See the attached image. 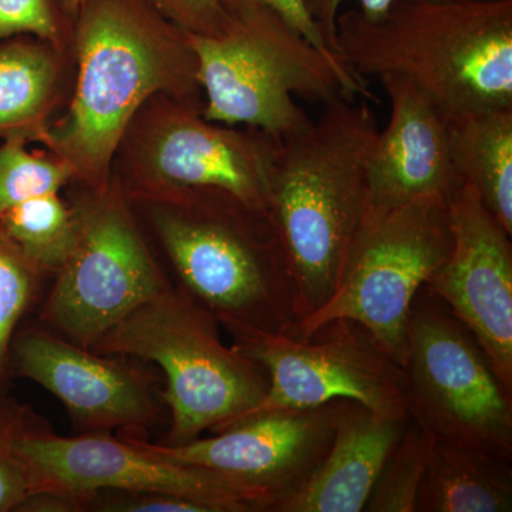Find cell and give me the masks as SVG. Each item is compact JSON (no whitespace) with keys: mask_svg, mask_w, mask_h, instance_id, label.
<instances>
[{"mask_svg":"<svg viewBox=\"0 0 512 512\" xmlns=\"http://www.w3.org/2000/svg\"><path fill=\"white\" fill-rule=\"evenodd\" d=\"M228 15L220 35H187L207 97L205 119L284 140L312 123L296 97L323 106L340 96L373 99L369 82L320 52L275 10L248 6Z\"/></svg>","mask_w":512,"mask_h":512,"instance_id":"cell-5","label":"cell"},{"mask_svg":"<svg viewBox=\"0 0 512 512\" xmlns=\"http://www.w3.org/2000/svg\"><path fill=\"white\" fill-rule=\"evenodd\" d=\"M447 201L427 197L396 207L366 204L338 288L322 309L303 320L298 336L305 338L330 320H353L403 366L414 298L453 248Z\"/></svg>","mask_w":512,"mask_h":512,"instance_id":"cell-7","label":"cell"},{"mask_svg":"<svg viewBox=\"0 0 512 512\" xmlns=\"http://www.w3.org/2000/svg\"><path fill=\"white\" fill-rule=\"evenodd\" d=\"M56 50L23 36L0 42V138L39 141L59 86Z\"/></svg>","mask_w":512,"mask_h":512,"instance_id":"cell-20","label":"cell"},{"mask_svg":"<svg viewBox=\"0 0 512 512\" xmlns=\"http://www.w3.org/2000/svg\"><path fill=\"white\" fill-rule=\"evenodd\" d=\"M74 205L77 235L43 305V328L92 349L97 340L151 298L170 288L148 251L117 183Z\"/></svg>","mask_w":512,"mask_h":512,"instance_id":"cell-9","label":"cell"},{"mask_svg":"<svg viewBox=\"0 0 512 512\" xmlns=\"http://www.w3.org/2000/svg\"><path fill=\"white\" fill-rule=\"evenodd\" d=\"M345 400L249 417L208 439L143 443L158 456L224 477L258 498L264 512H274L328 453Z\"/></svg>","mask_w":512,"mask_h":512,"instance_id":"cell-13","label":"cell"},{"mask_svg":"<svg viewBox=\"0 0 512 512\" xmlns=\"http://www.w3.org/2000/svg\"><path fill=\"white\" fill-rule=\"evenodd\" d=\"M340 59L362 80L400 76L444 116L512 107V0H396L339 13Z\"/></svg>","mask_w":512,"mask_h":512,"instance_id":"cell-2","label":"cell"},{"mask_svg":"<svg viewBox=\"0 0 512 512\" xmlns=\"http://www.w3.org/2000/svg\"><path fill=\"white\" fill-rule=\"evenodd\" d=\"M220 323L180 289H164L104 333L93 352L157 363L165 373L163 399L171 412L165 444L228 429L264 399V367L228 348Z\"/></svg>","mask_w":512,"mask_h":512,"instance_id":"cell-6","label":"cell"},{"mask_svg":"<svg viewBox=\"0 0 512 512\" xmlns=\"http://www.w3.org/2000/svg\"><path fill=\"white\" fill-rule=\"evenodd\" d=\"M12 370L55 394L83 433L140 429L156 420L158 407L147 376L43 326L13 340Z\"/></svg>","mask_w":512,"mask_h":512,"instance_id":"cell-15","label":"cell"},{"mask_svg":"<svg viewBox=\"0 0 512 512\" xmlns=\"http://www.w3.org/2000/svg\"><path fill=\"white\" fill-rule=\"evenodd\" d=\"M73 37V100L39 141L72 168L74 180L101 188L144 106L163 94L200 103L198 62L187 33L141 0H84Z\"/></svg>","mask_w":512,"mask_h":512,"instance_id":"cell-1","label":"cell"},{"mask_svg":"<svg viewBox=\"0 0 512 512\" xmlns=\"http://www.w3.org/2000/svg\"><path fill=\"white\" fill-rule=\"evenodd\" d=\"M59 2L60 6H62L64 15L74 22L77 13H79L80 8H82L84 0H59Z\"/></svg>","mask_w":512,"mask_h":512,"instance_id":"cell-30","label":"cell"},{"mask_svg":"<svg viewBox=\"0 0 512 512\" xmlns=\"http://www.w3.org/2000/svg\"><path fill=\"white\" fill-rule=\"evenodd\" d=\"M23 137L0 143V212L40 195L59 192L74 180L72 168L53 154L32 153Z\"/></svg>","mask_w":512,"mask_h":512,"instance_id":"cell-23","label":"cell"},{"mask_svg":"<svg viewBox=\"0 0 512 512\" xmlns=\"http://www.w3.org/2000/svg\"><path fill=\"white\" fill-rule=\"evenodd\" d=\"M221 5L224 6L227 13L248 8V6H266V8L275 10L292 28L298 30L313 46L318 47L320 52L332 57V59L338 60L340 63L346 64L339 56L330 52L325 40L320 35L318 26L315 25L309 13L306 12L303 0H221Z\"/></svg>","mask_w":512,"mask_h":512,"instance_id":"cell-28","label":"cell"},{"mask_svg":"<svg viewBox=\"0 0 512 512\" xmlns=\"http://www.w3.org/2000/svg\"><path fill=\"white\" fill-rule=\"evenodd\" d=\"M13 450L28 474L30 495L84 501L103 490L178 495L210 512H264L258 498L204 468L175 463L146 447L143 440L113 439L106 433L57 436L23 413Z\"/></svg>","mask_w":512,"mask_h":512,"instance_id":"cell-10","label":"cell"},{"mask_svg":"<svg viewBox=\"0 0 512 512\" xmlns=\"http://www.w3.org/2000/svg\"><path fill=\"white\" fill-rule=\"evenodd\" d=\"M446 120L448 146L461 183L477 191L512 235V107L467 111Z\"/></svg>","mask_w":512,"mask_h":512,"instance_id":"cell-19","label":"cell"},{"mask_svg":"<svg viewBox=\"0 0 512 512\" xmlns=\"http://www.w3.org/2000/svg\"><path fill=\"white\" fill-rule=\"evenodd\" d=\"M407 423L345 400L328 453L306 483L274 512H363Z\"/></svg>","mask_w":512,"mask_h":512,"instance_id":"cell-17","label":"cell"},{"mask_svg":"<svg viewBox=\"0 0 512 512\" xmlns=\"http://www.w3.org/2000/svg\"><path fill=\"white\" fill-rule=\"evenodd\" d=\"M377 133L367 103L340 96L323 106L318 120L282 140L268 215L291 271L299 325L338 288L365 212L367 161Z\"/></svg>","mask_w":512,"mask_h":512,"instance_id":"cell-3","label":"cell"},{"mask_svg":"<svg viewBox=\"0 0 512 512\" xmlns=\"http://www.w3.org/2000/svg\"><path fill=\"white\" fill-rule=\"evenodd\" d=\"M147 202L181 292L232 336L298 335L291 271L268 214L215 191Z\"/></svg>","mask_w":512,"mask_h":512,"instance_id":"cell-4","label":"cell"},{"mask_svg":"<svg viewBox=\"0 0 512 512\" xmlns=\"http://www.w3.org/2000/svg\"><path fill=\"white\" fill-rule=\"evenodd\" d=\"M0 229L40 272L56 274L76 242V211L52 192L0 212Z\"/></svg>","mask_w":512,"mask_h":512,"instance_id":"cell-21","label":"cell"},{"mask_svg":"<svg viewBox=\"0 0 512 512\" xmlns=\"http://www.w3.org/2000/svg\"><path fill=\"white\" fill-rule=\"evenodd\" d=\"M379 80L390 117L367 161L366 204L386 208L427 197L448 200L463 183L451 158L446 116L410 80Z\"/></svg>","mask_w":512,"mask_h":512,"instance_id":"cell-16","label":"cell"},{"mask_svg":"<svg viewBox=\"0 0 512 512\" xmlns=\"http://www.w3.org/2000/svg\"><path fill=\"white\" fill-rule=\"evenodd\" d=\"M175 28L192 36H217L229 15L221 0H141Z\"/></svg>","mask_w":512,"mask_h":512,"instance_id":"cell-27","label":"cell"},{"mask_svg":"<svg viewBox=\"0 0 512 512\" xmlns=\"http://www.w3.org/2000/svg\"><path fill=\"white\" fill-rule=\"evenodd\" d=\"M512 511V458L429 439L416 512Z\"/></svg>","mask_w":512,"mask_h":512,"instance_id":"cell-18","label":"cell"},{"mask_svg":"<svg viewBox=\"0 0 512 512\" xmlns=\"http://www.w3.org/2000/svg\"><path fill=\"white\" fill-rule=\"evenodd\" d=\"M429 437L409 420L380 471L372 493L367 498L366 512H416Z\"/></svg>","mask_w":512,"mask_h":512,"instance_id":"cell-22","label":"cell"},{"mask_svg":"<svg viewBox=\"0 0 512 512\" xmlns=\"http://www.w3.org/2000/svg\"><path fill=\"white\" fill-rule=\"evenodd\" d=\"M343 2L345 0H303L306 12L318 26L326 46L336 56H339L338 45H336V20H338L339 9ZM357 2H359L360 12L366 18H379L396 0H357Z\"/></svg>","mask_w":512,"mask_h":512,"instance_id":"cell-29","label":"cell"},{"mask_svg":"<svg viewBox=\"0 0 512 512\" xmlns=\"http://www.w3.org/2000/svg\"><path fill=\"white\" fill-rule=\"evenodd\" d=\"M147 111L133 144V194L153 201L190 191L231 195L268 214L269 185L282 140L214 123L197 101L165 96Z\"/></svg>","mask_w":512,"mask_h":512,"instance_id":"cell-11","label":"cell"},{"mask_svg":"<svg viewBox=\"0 0 512 512\" xmlns=\"http://www.w3.org/2000/svg\"><path fill=\"white\" fill-rule=\"evenodd\" d=\"M25 410L0 393V512L18 511L30 495L28 474L13 450Z\"/></svg>","mask_w":512,"mask_h":512,"instance_id":"cell-26","label":"cell"},{"mask_svg":"<svg viewBox=\"0 0 512 512\" xmlns=\"http://www.w3.org/2000/svg\"><path fill=\"white\" fill-rule=\"evenodd\" d=\"M407 414L429 439L512 458V393L480 343L424 285L407 322Z\"/></svg>","mask_w":512,"mask_h":512,"instance_id":"cell-8","label":"cell"},{"mask_svg":"<svg viewBox=\"0 0 512 512\" xmlns=\"http://www.w3.org/2000/svg\"><path fill=\"white\" fill-rule=\"evenodd\" d=\"M232 338L235 348L269 377L264 399L237 423L338 399L355 400L380 416L409 420L402 366L360 323L330 320L305 338L261 332Z\"/></svg>","mask_w":512,"mask_h":512,"instance_id":"cell-12","label":"cell"},{"mask_svg":"<svg viewBox=\"0 0 512 512\" xmlns=\"http://www.w3.org/2000/svg\"><path fill=\"white\" fill-rule=\"evenodd\" d=\"M453 248L426 286L480 343L512 393L511 235L463 184L448 198Z\"/></svg>","mask_w":512,"mask_h":512,"instance_id":"cell-14","label":"cell"},{"mask_svg":"<svg viewBox=\"0 0 512 512\" xmlns=\"http://www.w3.org/2000/svg\"><path fill=\"white\" fill-rule=\"evenodd\" d=\"M40 274L0 229V393L10 375L16 328L35 298Z\"/></svg>","mask_w":512,"mask_h":512,"instance_id":"cell-24","label":"cell"},{"mask_svg":"<svg viewBox=\"0 0 512 512\" xmlns=\"http://www.w3.org/2000/svg\"><path fill=\"white\" fill-rule=\"evenodd\" d=\"M70 22L59 0H0V42L36 36L59 49L64 26Z\"/></svg>","mask_w":512,"mask_h":512,"instance_id":"cell-25","label":"cell"}]
</instances>
